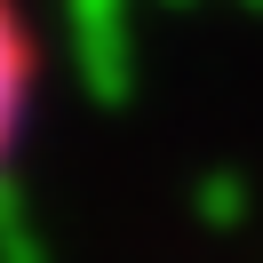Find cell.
I'll use <instances>...</instances> for the list:
<instances>
[{"label":"cell","instance_id":"6da1fadb","mask_svg":"<svg viewBox=\"0 0 263 263\" xmlns=\"http://www.w3.org/2000/svg\"><path fill=\"white\" fill-rule=\"evenodd\" d=\"M32 104H40V32L24 16V0H0V183L24 152Z\"/></svg>","mask_w":263,"mask_h":263}]
</instances>
